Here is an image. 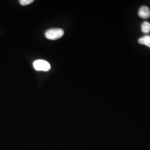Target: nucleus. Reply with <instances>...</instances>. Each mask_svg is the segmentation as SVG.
<instances>
[{"label": "nucleus", "mask_w": 150, "mask_h": 150, "mask_svg": "<svg viewBox=\"0 0 150 150\" xmlns=\"http://www.w3.org/2000/svg\"><path fill=\"white\" fill-rule=\"evenodd\" d=\"M139 16L144 19H147L150 17V11L149 8L146 6H143L139 8Z\"/></svg>", "instance_id": "3"}, {"label": "nucleus", "mask_w": 150, "mask_h": 150, "mask_svg": "<svg viewBox=\"0 0 150 150\" xmlns=\"http://www.w3.org/2000/svg\"><path fill=\"white\" fill-rule=\"evenodd\" d=\"M139 43L141 45H144L150 48V36L146 35L143 38H140L139 40Z\"/></svg>", "instance_id": "4"}, {"label": "nucleus", "mask_w": 150, "mask_h": 150, "mask_svg": "<svg viewBox=\"0 0 150 150\" xmlns=\"http://www.w3.org/2000/svg\"><path fill=\"white\" fill-rule=\"evenodd\" d=\"M64 31L61 28H52L47 30L45 33V36L51 40H56L63 36Z\"/></svg>", "instance_id": "1"}, {"label": "nucleus", "mask_w": 150, "mask_h": 150, "mask_svg": "<svg viewBox=\"0 0 150 150\" xmlns=\"http://www.w3.org/2000/svg\"><path fill=\"white\" fill-rule=\"evenodd\" d=\"M33 2V0H20V4L22 6H27Z\"/></svg>", "instance_id": "6"}, {"label": "nucleus", "mask_w": 150, "mask_h": 150, "mask_svg": "<svg viewBox=\"0 0 150 150\" xmlns=\"http://www.w3.org/2000/svg\"><path fill=\"white\" fill-rule=\"evenodd\" d=\"M141 30L145 33H148L150 32V23L147 21L143 22L141 26Z\"/></svg>", "instance_id": "5"}, {"label": "nucleus", "mask_w": 150, "mask_h": 150, "mask_svg": "<svg viewBox=\"0 0 150 150\" xmlns=\"http://www.w3.org/2000/svg\"><path fill=\"white\" fill-rule=\"evenodd\" d=\"M33 67L37 71H48L51 69V65L47 61L43 59H37L34 61Z\"/></svg>", "instance_id": "2"}]
</instances>
